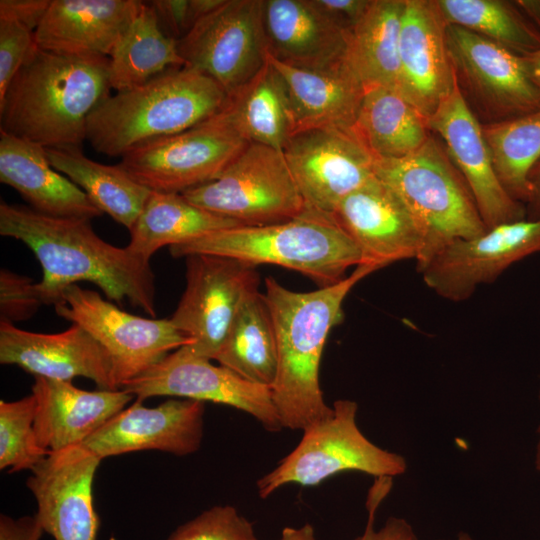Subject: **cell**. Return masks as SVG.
I'll list each match as a JSON object with an SVG mask.
<instances>
[{"mask_svg":"<svg viewBox=\"0 0 540 540\" xmlns=\"http://www.w3.org/2000/svg\"><path fill=\"white\" fill-rule=\"evenodd\" d=\"M0 234L23 242L39 261L43 276L36 289L43 304L61 301L78 281L96 285L108 300L125 301L155 318V274L127 246L116 247L93 230L90 220L54 217L30 207L1 202Z\"/></svg>","mask_w":540,"mask_h":540,"instance_id":"6da1fadb","label":"cell"},{"mask_svg":"<svg viewBox=\"0 0 540 540\" xmlns=\"http://www.w3.org/2000/svg\"><path fill=\"white\" fill-rule=\"evenodd\" d=\"M379 269L360 264L340 282L310 292L292 291L271 276L265 278L277 342V372L270 389L283 428L303 431L331 414L319 381L324 346L343 318L348 293Z\"/></svg>","mask_w":540,"mask_h":540,"instance_id":"7a4b0ae2","label":"cell"},{"mask_svg":"<svg viewBox=\"0 0 540 540\" xmlns=\"http://www.w3.org/2000/svg\"><path fill=\"white\" fill-rule=\"evenodd\" d=\"M109 59L34 46L0 98V131L48 147L80 146L110 94Z\"/></svg>","mask_w":540,"mask_h":540,"instance_id":"3957f363","label":"cell"},{"mask_svg":"<svg viewBox=\"0 0 540 540\" xmlns=\"http://www.w3.org/2000/svg\"><path fill=\"white\" fill-rule=\"evenodd\" d=\"M228 94L188 66L171 68L138 87L103 99L90 113L86 140L110 157L147 141L195 127L226 106Z\"/></svg>","mask_w":540,"mask_h":540,"instance_id":"277c9868","label":"cell"},{"mask_svg":"<svg viewBox=\"0 0 540 540\" xmlns=\"http://www.w3.org/2000/svg\"><path fill=\"white\" fill-rule=\"evenodd\" d=\"M173 257L211 254L251 263L274 264L297 271L320 287L345 278L348 268L363 264L360 249L329 216L307 209L284 222L217 231L169 247Z\"/></svg>","mask_w":540,"mask_h":540,"instance_id":"5b68a950","label":"cell"},{"mask_svg":"<svg viewBox=\"0 0 540 540\" xmlns=\"http://www.w3.org/2000/svg\"><path fill=\"white\" fill-rule=\"evenodd\" d=\"M375 175L394 190L422 229L425 245L417 268L447 243L488 229L463 177L431 135L404 158L376 160Z\"/></svg>","mask_w":540,"mask_h":540,"instance_id":"8992f818","label":"cell"},{"mask_svg":"<svg viewBox=\"0 0 540 540\" xmlns=\"http://www.w3.org/2000/svg\"><path fill=\"white\" fill-rule=\"evenodd\" d=\"M357 411L355 401L336 400L331 414L305 428L296 447L257 480L260 498H268L288 484L316 486L343 472H361L375 478L405 473L403 456L375 445L361 432Z\"/></svg>","mask_w":540,"mask_h":540,"instance_id":"52a82bcc","label":"cell"},{"mask_svg":"<svg viewBox=\"0 0 540 540\" xmlns=\"http://www.w3.org/2000/svg\"><path fill=\"white\" fill-rule=\"evenodd\" d=\"M181 194L244 226L284 222L307 210L282 151L257 143H248L216 179Z\"/></svg>","mask_w":540,"mask_h":540,"instance_id":"ba28073f","label":"cell"},{"mask_svg":"<svg viewBox=\"0 0 540 540\" xmlns=\"http://www.w3.org/2000/svg\"><path fill=\"white\" fill-rule=\"evenodd\" d=\"M57 315L84 328L108 354L118 389L192 340L170 318H145L120 309L98 292L72 284Z\"/></svg>","mask_w":540,"mask_h":540,"instance_id":"9c48e42d","label":"cell"},{"mask_svg":"<svg viewBox=\"0 0 540 540\" xmlns=\"http://www.w3.org/2000/svg\"><path fill=\"white\" fill-rule=\"evenodd\" d=\"M248 143L219 112L195 127L134 147L119 165L151 191L183 193L216 179Z\"/></svg>","mask_w":540,"mask_h":540,"instance_id":"30bf717a","label":"cell"},{"mask_svg":"<svg viewBox=\"0 0 540 540\" xmlns=\"http://www.w3.org/2000/svg\"><path fill=\"white\" fill-rule=\"evenodd\" d=\"M185 258V289L170 321L192 340L193 354L215 360L245 296L258 287L257 266L211 254Z\"/></svg>","mask_w":540,"mask_h":540,"instance_id":"8fae6325","label":"cell"},{"mask_svg":"<svg viewBox=\"0 0 540 540\" xmlns=\"http://www.w3.org/2000/svg\"><path fill=\"white\" fill-rule=\"evenodd\" d=\"M263 0H224L178 43L185 66L215 80L228 95L254 77L267 61Z\"/></svg>","mask_w":540,"mask_h":540,"instance_id":"7c38bea8","label":"cell"},{"mask_svg":"<svg viewBox=\"0 0 540 540\" xmlns=\"http://www.w3.org/2000/svg\"><path fill=\"white\" fill-rule=\"evenodd\" d=\"M450 62L462 92L498 122L540 109V91L524 56L457 25H447Z\"/></svg>","mask_w":540,"mask_h":540,"instance_id":"4fadbf2b","label":"cell"},{"mask_svg":"<svg viewBox=\"0 0 540 540\" xmlns=\"http://www.w3.org/2000/svg\"><path fill=\"white\" fill-rule=\"evenodd\" d=\"M121 389L140 401L170 396L223 404L251 415L267 431L283 429L270 387L252 383L220 364L214 365L186 346L172 351Z\"/></svg>","mask_w":540,"mask_h":540,"instance_id":"5bb4252c","label":"cell"},{"mask_svg":"<svg viewBox=\"0 0 540 540\" xmlns=\"http://www.w3.org/2000/svg\"><path fill=\"white\" fill-rule=\"evenodd\" d=\"M536 253H540V218H525L472 238L455 239L417 271L438 296L462 302L478 286L494 282L511 265Z\"/></svg>","mask_w":540,"mask_h":540,"instance_id":"9a60e30c","label":"cell"},{"mask_svg":"<svg viewBox=\"0 0 540 540\" xmlns=\"http://www.w3.org/2000/svg\"><path fill=\"white\" fill-rule=\"evenodd\" d=\"M282 153L307 209L329 217L344 198L375 177L376 159L353 129L296 132Z\"/></svg>","mask_w":540,"mask_h":540,"instance_id":"2e32d148","label":"cell"},{"mask_svg":"<svg viewBox=\"0 0 540 540\" xmlns=\"http://www.w3.org/2000/svg\"><path fill=\"white\" fill-rule=\"evenodd\" d=\"M430 132L440 136L445 151L466 182L487 228L526 218L524 204L501 185L482 124L455 81L450 94L427 117Z\"/></svg>","mask_w":540,"mask_h":540,"instance_id":"e0dca14e","label":"cell"},{"mask_svg":"<svg viewBox=\"0 0 540 540\" xmlns=\"http://www.w3.org/2000/svg\"><path fill=\"white\" fill-rule=\"evenodd\" d=\"M101 462L83 445L50 452L31 472L27 487L36 517L55 540H96L99 518L93 481Z\"/></svg>","mask_w":540,"mask_h":540,"instance_id":"ac0fdd59","label":"cell"},{"mask_svg":"<svg viewBox=\"0 0 540 540\" xmlns=\"http://www.w3.org/2000/svg\"><path fill=\"white\" fill-rule=\"evenodd\" d=\"M204 402L171 398L155 407L135 399L82 444L99 459L143 450L187 456L204 435Z\"/></svg>","mask_w":540,"mask_h":540,"instance_id":"d6986e66","label":"cell"},{"mask_svg":"<svg viewBox=\"0 0 540 540\" xmlns=\"http://www.w3.org/2000/svg\"><path fill=\"white\" fill-rule=\"evenodd\" d=\"M331 218L360 249L363 264L382 269L394 262L419 261L425 239L404 202L375 175L344 198Z\"/></svg>","mask_w":540,"mask_h":540,"instance_id":"ffe728a7","label":"cell"},{"mask_svg":"<svg viewBox=\"0 0 540 540\" xmlns=\"http://www.w3.org/2000/svg\"><path fill=\"white\" fill-rule=\"evenodd\" d=\"M447 25L436 0H405L397 89L426 118L456 81L446 44Z\"/></svg>","mask_w":540,"mask_h":540,"instance_id":"44dd1931","label":"cell"},{"mask_svg":"<svg viewBox=\"0 0 540 540\" xmlns=\"http://www.w3.org/2000/svg\"><path fill=\"white\" fill-rule=\"evenodd\" d=\"M0 363L35 376L72 381L88 378L104 390H118L110 358L80 325L59 333H36L0 321Z\"/></svg>","mask_w":540,"mask_h":540,"instance_id":"7402d4cb","label":"cell"},{"mask_svg":"<svg viewBox=\"0 0 540 540\" xmlns=\"http://www.w3.org/2000/svg\"><path fill=\"white\" fill-rule=\"evenodd\" d=\"M32 395L35 435L48 452L82 445L135 398L123 389L87 391L71 381L40 376L34 377Z\"/></svg>","mask_w":540,"mask_h":540,"instance_id":"603a6c76","label":"cell"},{"mask_svg":"<svg viewBox=\"0 0 540 540\" xmlns=\"http://www.w3.org/2000/svg\"><path fill=\"white\" fill-rule=\"evenodd\" d=\"M287 105L290 135L316 128L352 129L364 85L347 64L315 70L282 63L267 53Z\"/></svg>","mask_w":540,"mask_h":540,"instance_id":"cb8c5ba5","label":"cell"},{"mask_svg":"<svg viewBox=\"0 0 540 540\" xmlns=\"http://www.w3.org/2000/svg\"><path fill=\"white\" fill-rule=\"evenodd\" d=\"M267 53L290 66L324 70L346 62L348 32L311 0H263Z\"/></svg>","mask_w":540,"mask_h":540,"instance_id":"d4e9b609","label":"cell"},{"mask_svg":"<svg viewBox=\"0 0 540 540\" xmlns=\"http://www.w3.org/2000/svg\"><path fill=\"white\" fill-rule=\"evenodd\" d=\"M139 0H52L34 32L44 50L109 57L138 13Z\"/></svg>","mask_w":540,"mask_h":540,"instance_id":"484cf974","label":"cell"},{"mask_svg":"<svg viewBox=\"0 0 540 540\" xmlns=\"http://www.w3.org/2000/svg\"><path fill=\"white\" fill-rule=\"evenodd\" d=\"M0 181L45 215L92 220L103 214L80 187L52 167L45 147L3 131Z\"/></svg>","mask_w":540,"mask_h":540,"instance_id":"4316f807","label":"cell"},{"mask_svg":"<svg viewBox=\"0 0 540 540\" xmlns=\"http://www.w3.org/2000/svg\"><path fill=\"white\" fill-rule=\"evenodd\" d=\"M354 133L376 160L404 158L430 137L427 118L397 88H364Z\"/></svg>","mask_w":540,"mask_h":540,"instance_id":"83f0119b","label":"cell"},{"mask_svg":"<svg viewBox=\"0 0 540 540\" xmlns=\"http://www.w3.org/2000/svg\"><path fill=\"white\" fill-rule=\"evenodd\" d=\"M240 226L244 225L192 204L181 193L152 191L129 229L127 247L136 255L150 260L164 246L184 244Z\"/></svg>","mask_w":540,"mask_h":540,"instance_id":"f1b7e54d","label":"cell"},{"mask_svg":"<svg viewBox=\"0 0 540 540\" xmlns=\"http://www.w3.org/2000/svg\"><path fill=\"white\" fill-rule=\"evenodd\" d=\"M52 167L80 187L102 212L128 230L142 212L151 190L136 182L119 164L105 165L80 146L45 148Z\"/></svg>","mask_w":540,"mask_h":540,"instance_id":"f546056e","label":"cell"},{"mask_svg":"<svg viewBox=\"0 0 540 540\" xmlns=\"http://www.w3.org/2000/svg\"><path fill=\"white\" fill-rule=\"evenodd\" d=\"M108 59L109 83L116 92L138 87L171 68L185 66L177 41L164 32L148 1H142Z\"/></svg>","mask_w":540,"mask_h":540,"instance_id":"4dcf8cb0","label":"cell"},{"mask_svg":"<svg viewBox=\"0 0 540 540\" xmlns=\"http://www.w3.org/2000/svg\"><path fill=\"white\" fill-rule=\"evenodd\" d=\"M405 0H372L348 32L346 61L365 87L397 88Z\"/></svg>","mask_w":540,"mask_h":540,"instance_id":"1f68e13d","label":"cell"},{"mask_svg":"<svg viewBox=\"0 0 540 540\" xmlns=\"http://www.w3.org/2000/svg\"><path fill=\"white\" fill-rule=\"evenodd\" d=\"M215 360L242 378L271 388L277 372L276 334L258 287L245 296Z\"/></svg>","mask_w":540,"mask_h":540,"instance_id":"d6a6232c","label":"cell"},{"mask_svg":"<svg viewBox=\"0 0 540 540\" xmlns=\"http://www.w3.org/2000/svg\"><path fill=\"white\" fill-rule=\"evenodd\" d=\"M221 114L249 143L282 151L291 133L284 94L268 59L254 77L228 95Z\"/></svg>","mask_w":540,"mask_h":540,"instance_id":"836d02e7","label":"cell"},{"mask_svg":"<svg viewBox=\"0 0 540 540\" xmlns=\"http://www.w3.org/2000/svg\"><path fill=\"white\" fill-rule=\"evenodd\" d=\"M482 129L501 185L514 200L527 203L528 175L540 160V109Z\"/></svg>","mask_w":540,"mask_h":540,"instance_id":"e575fe53","label":"cell"},{"mask_svg":"<svg viewBox=\"0 0 540 540\" xmlns=\"http://www.w3.org/2000/svg\"><path fill=\"white\" fill-rule=\"evenodd\" d=\"M448 25H457L521 56L540 50V32L514 1L436 0Z\"/></svg>","mask_w":540,"mask_h":540,"instance_id":"d590c367","label":"cell"},{"mask_svg":"<svg viewBox=\"0 0 540 540\" xmlns=\"http://www.w3.org/2000/svg\"><path fill=\"white\" fill-rule=\"evenodd\" d=\"M36 400L31 394L0 401V469L33 470L50 452L41 448L34 431Z\"/></svg>","mask_w":540,"mask_h":540,"instance_id":"8d00e7d4","label":"cell"},{"mask_svg":"<svg viewBox=\"0 0 540 540\" xmlns=\"http://www.w3.org/2000/svg\"><path fill=\"white\" fill-rule=\"evenodd\" d=\"M166 540H258L253 524L231 505L213 506L179 526Z\"/></svg>","mask_w":540,"mask_h":540,"instance_id":"74e56055","label":"cell"},{"mask_svg":"<svg viewBox=\"0 0 540 540\" xmlns=\"http://www.w3.org/2000/svg\"><path fill=\"white\" fill-rule=\"evenodd\" d=\"M36 283L8 269L0 271V319L14 323L31 318L42 305Z\"/></svg>","mask_w":540,"mask_h":540,"instance_id":"f35d334b","label":"cell"},{"mask_svg":"<svg viewBox=\"0 0 540 540\" xmlns=\"http://www.w3.org/2000/svg\"><path fill=\"white\" fill-rule=\"evenodd\" d=\"M35 45L34 32L13 19L0 18V98Z\"/></svg>","mask_w":540,"mask_h":540,"instance_id":"ab89813d","label":"cell"},{"mask_svg":"<svg viewBox=\"0 0 540 540\" xmlns=\"http://www.w3.org/2000/svg\"><path fill=\"white\" fill-rule=\"evenodd\" d=\"M391 487L392 485L388 481L375 480L366 501L367 524L363 533L355 540H418L412 526L403 518L390 517L380 529H375L377 510ZM457 540H473V538L469 534L461 532Z\"/></svg>","mask_w":540,"mask_h":540,"instance_id":"60d3db41","label":"cell"},{"mask_svg":"<svg viewBox=\"0 0 540 540\" xmlns=\"http://www.w3.org/2000/svg\"><path fill=\"white\" fill-rule=\"evenodd\" d=\"M164 32L177 42L194 26L190 0L148 1Z\"/></svg>","mask_w":540,"mask_h":540,"instance_id":"b9f144b4","label":"cell"},{"mask_svg":"<svg viewBox=\"0 0 540 540\" xmlns=\"http://www.w3.org/2000/svg\"><path fill=\"white\" fill-rule=\"evenodd\" d=\"M372 0H311L339 28L349 32L364 16Z\"/></svg>","mask_w":540,"mask_h":540,"instance_id":"7bdbcfd3","label":"cell"},{"mask_svg":"<svg viewBox=\"0 0 540 540\" xmlns=\"http://www.w3.org/2000/svg\"><path fill=\"white\" fill-rule=\"evenodd\" d=\"M52 0H1L0 18L13 19L35 32Z\"/></svg>","mask_w":540,"mask_h":540,"instance_id":"ee69618b","label":"cell"},{"mask_svg":"<svg viewBox=\"0 0 540 540\" xmlns=\"http://www.w3.org/2000/svg\"><path fill=\"white\" fill-rule=\"evenodd\" d=\"M43 532L36 515L20 518L0 516V540H40Z\"/></svg>","mask_w":540,"mask_h":540,"instance_id":"f6af8a7d","label":"cell"},{"mask_svg":"<svg viewBox=\"0 0 540 540\" xmlns=\"http://www.w3.org/2000/svg\"><path fill=\"white\" fill-rule=\"evenodd\" d=\"M529 200L532 208L530 219L540 218V160L534 165L528 175Z\"/></svg>","mask_w":540,"mask_h":540,"instance_id":"bcb514c9","label":"cell"},{"mask_svg":"<svg viewBox=\"0 0 540 540\" xmlns=\"http://www.w3.org/2000/svg\"><path fill=\"white\" fill-rule=\"evenodd\" d=\"M276 540H319L314 527L310 523L300 526H287Z\"/></svg>","mask_w":540,"mask_h":540,"instance_id":"7dc6e473","label":"cell"},{"mask_svg":"<svg viewBox=\"0 0 540 540\" xmlns=\"http://www.w3.org/2000/svg\"><path fill=\"white\" fill-rule=\"evenodd\" d=\"M514 2L540 32V0H518Z\"/></svg>","mask_w":540,"mask_h":540,"instance_id":"c3c4849f","label":"cell"},{"mask_svg":"<svg viewBox=\"0 0 540 540\" xmlns=\"http://www.w3.org/2000/svg\"><path fill=\"white\" fill-rule=\"evenodd\" d=\"M524 57L531 78L540 91V50Z\"/></svg>","mask_w":540,"mask_h":540,"instance_id":"681fc988","label":"cell"},{"mask_svg":"<svg viewBox=\"0 0 540 540\" xmlns=\"http://www.w3.org/2000/svg\"><path fill=\"white\" fill-rule=\"evenodd\" d=\"M539 400H540V389H539ZM537 431L539 435V440H538L537 448H536L535 466H536V469L540 472V425Z\"/></svg>","mask_w":540,"mask_h":540,"instance_id":"f907efd6","label":"cell"}]
</instances>
